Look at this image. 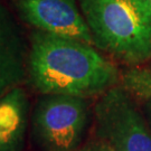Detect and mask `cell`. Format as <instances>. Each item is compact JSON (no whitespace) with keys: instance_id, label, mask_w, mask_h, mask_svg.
Segmentation results:
<instances>
[{"instance_id":"obj_1","label":"cell","mask_w":151,"mask_h":151,"mask_svg":"<svg viewBox=\"0 0 151 151\" xmlns=\"http://www.w3.org/2000/svg\"><path fill=\"white\" fill-rule=\"evenodd\" d=\"M28 78L43 95L85 97L111 88L116 70L88 44L36 30L29 44Z\"/></svg>"},{"instance_id":"obj_2","label":"cell","mask_w":151,"mask_h":151,"mask_svg":"<svg viewBox=\"0 0 151 151\" xmlns=\"http://www.w3.org/2000/svg\"><path fill=\"white\" fill-rule=\"evenodd\" d=\"M94 45L128 62L151 56L150 0H78Z\"/></svg>"},{"instance_id":"obj_3","label":"cell","mask_w":151,"mask_h":151,"mask_svg":"<svg viewBox=\"0 0 151 151\" xmlns=\"http://www.w3.org/2000/svg\"><path fill=\"white\" fill-rule=\"evenodd\" d=\"M84 97L44 95L32 114V135L46 151H75L87 123Z\"/></svg>"},{"instance_id":"obj_4","label":"cell","mask_w":151,"mask_h":151,"mask_svg":"<svg viewBox=\"0 0 151 151\" xmlns=\"http://www.w3.org/2000/svg\"><path fill=\"white\" fill-rule=\"evenodd\" d=\"M100 139L114 151H151V133L131 99L111 87L95 106Z\"/></svg>"},{"instance_id":"obj_5","label":"cell","mask_w":151,"mask_h":151,"mask_svg":"<svg viewBox=\"0 0 151 151\" xmlns=\"http://www.w3.org/2000/svg\"><path fill=\"white\" fill-rule=\"evenodd\" d=\"M19 17L39 32L94 45L75 0H14Z\"/></svg>"},{"instance_id":"obj_6","label":"cell","mask_w":151,"mask_h":151,"mask_svg":"<svg viewBox=\"0 0 151 151\" xmlns=\"http://www.w3.org/2000/svg\"><path fill=\"white\" fill-rule=\"evenodd\" d=\"M29 46L10 11L0 2V97L28 77Z\"/></svg>"},{"instance_id":"obj_7","label":"cell","mask_w":151,"mask_h":151,"mask_svg":"<svg viewBox=\"0 0 151 151\" xmlns=\"http://www.w3.org/2000/svg\"><path fill=\"white\" fill-rule=\"evenodd\" d=\"M28 97L22 86L0 97V151H20L27 128Z\"/></svg>"},{"instance_id":"obj_8","label":"cell","mask_w":151,"mask_h":151,"mask_svg":"<svg viewBox=\"0 0 151 151\" xmlns=\"http://www.w3.org/2000/svg\"><path fill=\"white\" fill-rule=\"evenodd\" d=\"M124 85L138 96L151 101V72L147 70H132L124 76Z\"/></svg>"},{"instance_id":"obj_9","label":"cell","mask_w":151,"mask_h":151,"mask_svg":"<svg viewBox=\"0 0 151 151\" xmlns=\"http://www.w3.org/2000/svg\"><path fill=\"white\" fill-rule=\"evenodd\" d=\"M75 151H114V150L109 146L108 143H105L104 141L100 140V141H96V142H91V143H88V145L84 146L83 148Z\"/></svg>"},{"instance_id":"obj_10","label":"cell","mask_w":151,"mask_h":151,"mask_svg":"<svg viewBox=\"0 0 151 151\" xmlns=\"http://www.w3.org/2000/svg\"><path fill=\"white\" fill-rule=\"evenodd\" d=\"M149 109H150V110H151V105H150V106H149Z\"/></svg>"},{"instance_id":"obj_11","label":"cell","mask_w":151,"mask_h":151,"mask_svg":"<svg viewBox=\"0 0 151 151\" xmlns=\"http://www.w3.org/2000/svg\"><path fill=\"white\" fill-rule=\"evenodd\" d=\"M150 1H151V0H150Z\"/></svg>"}]
</instances>
